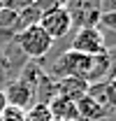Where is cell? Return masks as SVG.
<instances>
[{
  "label": "cell",
  "mask_w": 116,
  "mask_h": 121,
  "mask_svg": "<svg viewBox=\"0 0 116 121\" xmlns=\"http://www.w3.org/2000/svg\"><path fill=\"white\" fill-rule=\"evenodd\" d=\"M14 42L19 44V49L28 56L30 60H40L44 58L51 47H54V40L44 33L40 26H30V28H23L19 35L14 37Z\"/></svg>",
  "instance_id": "cell-1"
},
{
  "label": "cell",
  "mask_w": 116,
  "mask_h": 121,
  "mask_svg": "<svg viewBox=\"0 0 116 121\" xmlns=\"http://www.w3.org/2000/svg\"><path fill=\"white\" fill-rule=\"evenodd\" d=\"M70 49L77 54H84V56H98V54L107 51V40L98 26L95 28H79L72 37Z\"/></svg>",
  "instance_id": "cell-2"
},
{
  "label": "cell",
  "mask_w": 116,
  "mask_h": 121,
  "mask_svg": "<svg viewBox=\"0 0 116 121\" xmlns=\"http://www.w3.org/2000/svg\"><path fill=\"white\" fill-rule=\"evenodd\" d=\"M70 21L77 28H95L100 23V2H86V0H72L63 2Z\"/></svg>",
  "instance_id": "cell-3"
},
{
  "label": "cell",
  "mask_w": 116,
  "mask_h": 121,
  "mask_svg": "<svg viewBox=\"0 0 116 121\" xmlns=\"http://www.w3.org/2000/svg\"><path fill=\"white\" fill-rule=\"evenodd\" d=\"M40 28H42L51 40H60V37H65V35L72 30V21H70V14L65 12L63 2H58L56 7H51V9L40 19Z\"/></svg>",
  "instance_id": "cell-4"
},
{
  "label": "cell",
  "mask_w": 116,
  "mask_h": 121,
  "mask_svg": "<svg viewBox=\"0 0 116 121\" xmlns=\"http://www.w3.org/2000/svg\"><path fill=\"white\" fill-rule=\"evenodd\" d=\"M2 93H5L7 105H9V107H16V109H28L30 103H33V98H35L33 89H30L26 82H21L19 77H16L14 82H9L7 89H2Z\"/></svg>",
  "instance_id": "cell-5"
},
{
  "label": "cell",
  "mask_w": 116,
  "mask_h": 121,
  "mask_svg": "<svg viewBox=\"0 0 116 121\" xmlns=\"http://www.w3.org/2000/svg\"><path fill=\"white\" fill-rule=\"evenodd\" d=\"M54 86H56V95H63L72 103H79L84 95H88V84L84 79H77V77H60L54 79Z\"/></svg>",
  "instance_id": "cell-6"
},
{
  "label": "cell",
  "mask_w": 116,
  "mask_h": 121,
  "mask_svg": "<svg viewBox=\"0 0 116 121\" xmlns=\"http://www.w3.org/2000/svg\"><path fill=\"white\" fill-rule=\"evenodd\" d=\"M46 109H49V114H51V121H79L77 103L63 98V95H54V98L46 103Z\"/></svg>",
  "instance_id": "cell-7"
},
{
  "label": "cell",
  "mask_w": 116,
  "mask_h": 121,
  "mask_svg": "<svg viewBox=\"0 0 116 121\" xmlns=\"http://www.w3.org/2000/svg\"><path fill=\"white\" fill-rule=\"evenodd\" d=\"M109 109L104 105H100L98 100H93L91 95H84L79 103H77V114H79V121H107V114Z\"/></svg>",
  "instance_id": "cell-8"
},
{
  "label": "cell",
  "mask_w": 116,
  "mask_h": 121,
  "mask_svg": "<svg viewBox=\"0 0 116 121\" xmlns=\"http://www.w3.org/2000/svg\"><path fill=\"white\" fill-rule=\"evenodd\" d=\"M88 95L107 109H116V79H107V82L88 86Z\"/></svg>",
  "instance_id": "cell-9"
},
{
  "label": "cell",
  "mask_w": 116,
  "mask_h": 121,
  "mask_svg": "<svg viewBox=\"0 0 116 121\" xmlns=\"http://www.w3.org/2000/svg\"><path fill=\"white\" fill-rule=\"evenodd\" d=\"M23 121H51V114H49L46 105H37V103H35L33 107H28V109H26Z\"/></svg>",
  "instance_id": "cell-10"
},
{
  "label": "cell",
  "mask_w": 116,
  "mask_h": 121,
  "mask_svg": "<svg viewBox=\"0 0 116 121\" xmlns=\"http://www.w3.org/2000/svg\"><path fill=\"white\" fill-rule=\"evenodd\" d=\"M98 28L102 30H112V33H116V12H107V14L100 16V23H98Z\"/></svg>",
  "instance_id": "cell-11"
},
{
  "label": "cell",
  "mask_w": 116,
  "mask_h": 121,
  "mask_svg": "<svg viewBox=\"0 0 116 121\" xmlns=\"http://www.w3.org/2000/svg\"><path fill=\"white\" fill-rule=\"evenodd\" d=\"M109 56V79H116V47H107Z\"/></svg>",
  "instance_id": "cell-12"
},
{
  "label": "cell",
  "mask_w": 116,
  "mask_h": 121,
  "mask_svg": "<svg viewBox=\"0 0 116 121\" xmlns=\"http://www.w3.org/2000/svg\"><path fill=\"white\" fill-rule=\"evenodd\" d=\"M5 107H7V100H5V93H2V89H0V114L5 112Z\"/></svg>",
  "instance_id": "cell-13"
}]
</instances>
